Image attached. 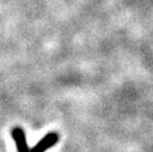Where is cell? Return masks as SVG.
Wrapping results in <instances>:
<instances>
[{"label": "cell", "mask_w": 153, "mask_h": 152, "mask_svg": "<svg viewBox=\"0 0 153 152\" xmlns=\"http://www.w3.org/2000/svg\"><path fill=\"white\" fill-rule=\"evenodd\" d=\"M59 134L55 132L48 133L45 136H43L32 148H30V152H45L48 148L53 147L59 141Z\"/></svg>", "instance_id": "cell-1"}, {"label": "cell", "mask_w": 153, "mask_h": 152, "mask_svg": "<svg viewBox=\"0 0 153 152\" xmlns=\"http://www.w3.org/2000/svg\"><path fill=\"white\" fill-rule=\"evenodd\" d=\"M12 136L16 141L17 146V152H30V148L26 144V138L25 133L20 127H14L12 129Z\"/></svg>", "instance_id": "cell-2"}]
</instances>
